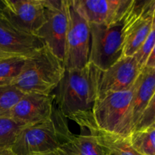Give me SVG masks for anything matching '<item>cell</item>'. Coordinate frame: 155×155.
Masks as SVG:
<instances>
[{
  "label": "cell",
  "mask_w": 155,
  "mask_h": 155,
  "mask_svg": "<svg viewBox=\"0 0 155 155\" xmlns=\"http://www.w3.org/2000/svg\"><path fill=\"white\" fill-rule=\"evenodd\" d=\"M101 72L89 62L83 68L65 70L54 94L56 107L65 117L92 110L98 98Z\"/></svg>",
  "instance_id": "obj_1"
},
{
  "label": "cell",
  "mask_w": 155,
  "mask_h": 155,
  "mask_svg": "<svg viewBox=\"0 0 155 155\" xmlns=\"http://www.w3.org/2000/svg\"><path fill=\"white\" fill-rule=\"evenodd\" d=\"M64 71L63 62L44 46L25 58L21 74L12 85L24 93L50 95Z\"/></svg>",
  "instance_id": "obj_2"
},
{
  "label": "cell",
  "mask_w": 155,
  "mask_h": 155,
  "mask_svg": "<svg viewBox=\"0 0 155 155\" xmlns=\"http://www.w3.org/2000/svg\"><path fill=\"white\" fill-rule=\"evenodd\" d=\"M67 118L54 108L51 118L23 127L12 148L17 155H30L54 151L71 134Z\"/></svg>",
  "instance_id": "obj_3"
},
{
  "label": "cell",
  "mask_w": 155,
  "mask_h": 155,
  "mask_svg": "<svg viewBox=\"0 0 155 155\" xmlns=\"http://www.w3.org/2000/svg\"><path fill=\"white\" fill-rule=\"evenodd\" d=\"M125 17V16H124ZM124 18L112 25L89 24V63L104 71L124 56L122 31Z\"/></svg>",
  "instance_id": "obj_4"
},
{
  "label": "cell",
  "mask_w": 155,
  "mask_h": 155,
  "mask_svg": "<svg viewBox=\"0 0 155 155\" xmlns=\"http://www.w3.org/2000/svg\"><path fill=\"white\" fill-rule=\"evenodd\" d=\"M68 27L65 45L64 67L65 70L80 69L89 64L90 27L74 5L68 0Z\"/></svg>",
  "instance_id": "obj_5"
},
{
  "label": "cell",
  "mask_w": 155,
  "mask_h": 155,
  "mask_svg": "<svg viewBox=\"0 0 155 155\" xmlns=\"http://www.w3.org/2000/svg\"><path fill=\"white\" fill-rule=\"evenodd\" d=\"M68 0H45V19L36 36L64 63L68 27Z\"/></svg>",
  "instance_id": "obj_6"
},
{
  "label": "cell",
  "mask_w": 155,
  "mask_h": 155,
  "mask_svg": "<svg viewBox=\"0 0 155 155\" xmlns=\"http://www.w3.org/2000/svg\"><path fill=\"white\" fill-rule=\"evenodd\" d=\"M135 87L136 83L127 90L107 93L97 98L91 111L97 127L104 131L120 135Z\"/></svg>",
  "instance_id": "obj_7"
},
{
  "label": "cell",
  "mask_w": 155,
  "mask_h": 155,
  "mask_svg": "<svg viewBox=\"0 0 155 155\" xmlns=\"http://www.w3.org/2000/svg\"><path fill=\"white\" fill-rule=\"evenodd\" d=\"M2 14L16 28L34 35L45 19V0H3Z\"/></svg>",
  "instance_id": "obj_8"
},
{
  "label": "cell",
  "mask_w": 155,
  "mask_h": 155,
  "mask_svg": "<svg viewBox=\"0 0 155 155\" xmlns=\"http://www.w3.org/2000/svg\"><path fill=\"white\" fill-rule=\"evenodd\" d=\"M155 92V68L144 67L136 80L130 107L125 115L120 135L128 137L136 128Z\"/></svg>",
  "instance_id": "obj_9"
},
{
  "label": "cell",
  "mask_w": 155,
  "mask_h": 155,
  "mask_svg": "<svg viewBox=\"0 0 155 155\" xmlns=\"http://www.w3.org/2000/svg\"><path fill=\"white\" fill-rule=\"evenodd\" d=\"M143 2L132 0L124 17L122 31L124 56H134L151 31L153 19L141 15Z\"/></svg>",
  "instance_id": "obj_10"
},
{
  "label": "cell",
  "mask_w": 155,
  "mask_h": 155,
  "mask_svg": "<svg viewBox=\"0 0 155 155\" xmlns=\"http://www.w3.org/2000/svg\"><path fill=\"white\" fill-rule=\"evenodd\" d=\"M142 70L134 56H123L110 68L101 72L98 97L130 89Z\"/></svg>",
  "instance_id": "obj_11"
},
{
  "label": "cell",
  "mask_w": 155,
  "mask_h": 155,
  "mask_svg": "<svg viewBox=\"0 0 155 155\" xmlns=\"http://www.w3.org/2000/svg\"><path fill=\"white\" fill-rule=\"evenodd\" d=\"M89 24L110 26L125 16L132 0H73Z\"/></svg>",
  "instance_id": "obj_12"
},
{
  "label": "cell",
  "mask_w": 155,
  "mask_h": 155,
  "mask_svg": "<svg viewBox=\"0 0 155 155\" xmlns=\"http://www.w3.org/2000/svg\"><path fill=\"white\" fill-rule=\"evenodd\" d=\"M54 108V94L25 93L11 110L9 117L25 126L32 125L51 118Z\"/></svg>",
  "instance_id": "obj_13"
},
{
  "label": "cell",
  "mask_w": 155,
  "mask_h": 155,
  "mask_svg": "<svg viewBox=\"0 0 155 155\" xmlns=\"http://www.w3.org/2000/svg\"><path fill=\"white\" fill-rule=\"evenodd\" d=\"M92 111V110H91ZM78 113L70 118L78 124L81 130H87L95 142L105 152L112 155H142L133 148L128 137L109 133L97 127L92 112Z\"/></svg>",
  "instance_id": "obj_14"
},
{
  "label": "cell",
  "mask_w": 155,
  "mask_h": 155,
  "mask_svg": "<svg viewBox=\"0 0 155 155\" xmlns=\"http://www.w3.org/2000/svg\"><path fill=\"white\" fill-rule=\"evenodd\" d=\"M44 46L42 39L18 30L0 13V50L11 56L27 57Z\"/></svg>",
  "instance_id": "obj_15"
},
{
  "label": "cell",
  "mask_w": 155,
  "mask_h": 155,
  "mask_svg": "<svg viewBox=\"0 0 155 155\" xmlns=\"http://www.w3.org/2000/svg\"><path fill=\"white\" fill-rule=\"evenodd\" d=\"M58 155H106L102 148L89 134L71 133L58 148Z\"/></svg>",
  "instance_id": "obj_16"
},
{
  "label": "cell",
  "mask_w": 155,
  "mask_h": 155,
  "mask_svg": "<svg viewBox=\"0 0 155 155\" xmlns=\"http://www.w3.org/2000/svg\"><path fill=\"white\" fill-rule=\"evenodd\" d=\"M132 146L142 155H155V123L140 131H134L128 136Z\"/></svg>",
  "instance_id": "obj_17"
},
{
  "label": "cell",
  "mask_w": 155,
  "mask_h": 155,
  "mask_svg": "<svg viewBox=\"0 0 155 155\" xmlns=\"http://www.w3.org/2000/svg\"><path fill=\"white\" fill-rule=\"evenodd\" d=\"M25 58L12 56L0 60V86L13 84L21 74Z\"/></svg>",
  "instance_id": "obj_18"
},
{
  "label": "cell",
  "mask_w": 155,
  "mask_h": 155,
  "mask_svg": "<svg viewBox=\"0 0 155 155\" xmlns=\"http://www.w3.org/2000/svg\"><path fill=\"white\" fill-rule=\"evenodd\" d=\"M14 85L0 86V118L9 117V114L24 95Z\"/></svg>",
  "instance_id": "obj_19"
},
{
  "label": "cell",
  "mask_w": 155,
  "mask_h": 155,
  "mask_svg": "<svg viewBox=\"0 0 155 155\" xmlns=\"http://www.w3.org/2000/svg\"><path fill=\"white\" fill-rule=\"evenodd\" d=\"M25 125L10 117L0 118V149L12 148L16 136Z\"/></svg>",
  "instance_id": "obj_20"
},
{
  "label": "cell",
  "mask_w": 155,
  "mask_h": 155,
  "mask_svg": "<svg viewBox=\"0 0 155 155\" xmlns=\"http://www.w3.org/2000/svg\"><path fill=\"white\" fill-rule=\"evenodd\" d=\"M155 45V18L153 19L152 27L149 34L147 36L146 39L144 42L143 45L140 48V49L136 53L134 57L139 63L140 68H143L146 64L148 57L151 54V51Z\"/></svg>",
  "instance_id": "obj_21"
},
{
  "label": "cell",
  "mask_w": 155,
  "mask_h": 155,
  "mask_svg": "<svg viewBox=\"0 0 155 155\" xmlns=\"http://www.w3.org/2000/svg\"><path fill=\"white\" fill-rule=\"evenodd\" d=\"M155 123V92L142 114L134 131L145 130ZM133 131V132H134Z\"/></svg>",
  "instance_id": "obj_22"
},
{
  "label": "cell",
  "mask_w": 155,
  "mask_h": 155,
  "mask_svg": "<svg viewBox=\"0 0 155 155\" xmlns=\"http://www.w3.org/2000/svg\"><path fill=\"white\" fill-rule=\"evenodd\" d=\"M142 17L147 18H155V0H145L142 8Z\"/></svg>",
  "instance_id": "obj_23"
},
{
  "label": "cell",
  "mask_w": 155,
  "mask_h": 155,
  "mask_svg": "<svg viewBox=\"0 0 155 155\" xmlns=\"http://www.w3.org/2000/svg\"><path fill=\"white\" fill-rule=\"evenodd\" d=\"M145 67H149V68H155V45L154 48L151 51L149 57H148V61L146 62V64Z\"/></svg>",
  "instance_id": "obj_24"
},
{
  "label": "cell",
  "mask_w": 155,
  "mask_h": 155,
  "mask_svg": "<svg viewBox=\"0 0 155 155\" xmlns=\"http://www.w3.org/2000/svg\"><path fill=\"white\" fill-rule=\"evenodd\" d=\"M0 155H17L12 151L11 148L6 149H0Z\"/></svg>",
  "instance_id": "obj_25"
},
{
  "label": "cell",
  "mask_w": 155,
  "mask_h": 155,
  "mask_svg": "<svg viewBox=\"0 0 155 155\" xmlns=\"http://www.w3.org/2000/svg\"><path fill=\"white\" fill-rule=\"evenodd\" d=\"M30 155H58L55 153V151H51V152H46V153H38V154H32Z\"/></svg>",
  "instance_id": "obj_26"
},
{
  "label": "cell",
  "mask_w": 155,
  "mask_h": 155,
  "mask_svg": "<svg viewBox=\"0 0 155 155\" xmlns=\"http://www.w3.org/2000/svg\"><path fill=\"white\" fill-rule=\"evenodd\" d=\"M8 57H12V56L9 55V54H6L5 52L2 51V50H0V59L6 58H8Z\"/></svg>",
  "instance_id": "obj_27"
},
{
  "label": "cell",
  "mask_w": 155,
  "mask_h": 155,
  "mask_svg": "<svg viewBox=\"0 0 155 155\" xmlns=\"http://www.w3.org/2000/svg\"><path fill=\"white\" fill-rule=\"evenodd\" d=\"M3 10H4V2L3 0H0V13H2Z\"/></svg>",
  "instance_id": "obj_28"
},
{
  "label": "cell",
  "mask_w": 155,
  "mask_h": 155,
  "mask_svg": "<svg viewBox=\"0 0 155 155\" xmlns=\"http://www.w3.org/2000/svg\"><path fill=\"white\" fill-rule=\"evenodd\" d=\"M107 153V152H106ZM106 155H112V154H108V153H107V154H106Z\"/></svg>",
  "instance_id": "obj_29"
},
{
  "label": "cell",
  "mask_w": 155,
  "mask_h": 155,
  "mask_svg": "<svg viewBox=\"0 0 155 155\" xmlns=\"http://www.w3.org/2000/svg\"><path fill=\"white\" fill-rule=\"evenodd\" d=\"M0 60H1V59H0Z\"/></svg>",
  "instance_id": "obj_30"
}]
</instances>
